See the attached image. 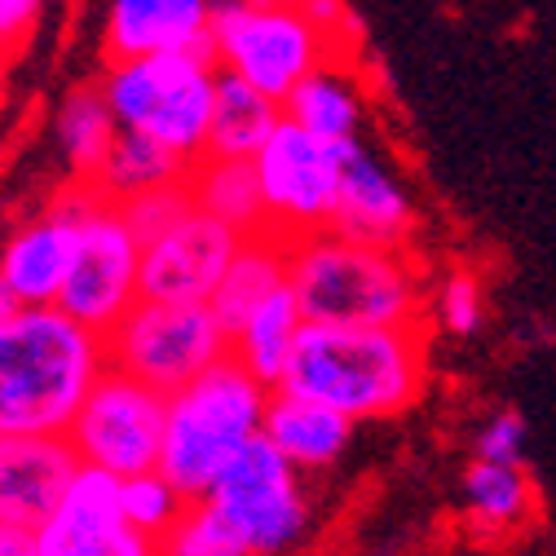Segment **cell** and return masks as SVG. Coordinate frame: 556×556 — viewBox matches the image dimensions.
I'll list each match as a JSON object with an SVG mask.
<instances>
[{
	"label": "cell",
	"mask_w": 556,
	"mask_h": 556,
	"mask_svg": "<svg viewBox=\"0 0 556 556\" xmlns=\"http://www.w3.org/2000/svg\"><path fill=\"white\" fill-rule=\"evenodd\" d=\"M278 389L314 397L354 425L389 420L425 393V331L305 323Z\"/></svg>",
	"instance_id": "cell-1"
},
{
	"label": "cell",
	"mask_w": 556,
	"mask_h": 556,
	"mask_svg": "<svg viewBox=\"0 0 556 556\" xmlns=\"http://www.w3.org/2000/svg\"><path fill=\"white\" fill-rule=\"evenodd\" d=\"M106 367V340L58 305H18L0 323V433H66Z\"/></svg>",
	"instance_id": "cell-2"
},
{
	"label": "cell",
	"mask_w": 556,
	"mask_h": 556,
	"mask_svg": "<svg viewBox=\"0 0 556 556\" xmlns=\"http://www.w3.org/2000/svg\"><path fill=\"white\" fill-rule=\"evenodd\" d=\"M288 283L305 323L420 327L425 318V269L410 248L363 243L331 226L288 243Z\"/></svg>",
	"instance_id": "cell-3"
},
{
	"label": "cell",
	"mask_w": 556,
	"mask_h": 556,
	"mask_svg": "<svg viewBox=\"0 0 556 556\" xmlns=\"http://www.w3.org/2000/svg\"><path fill=\"white\" fill-rule=\"evenodd\" d=\"M269 384H261L235 354L199 371L164 402L160 472L186 500H203L222 468L261 433Z\"/></svg>",
	"instance_id": "cell-4"
},
{
	"label": "cell",
	"mask_w": 556,
	"mask_h": 556,
	"mask_svg": "<svg viewBox=\"0 0 556 556\" xmlns=\"http://www.w3.org/2000/svg\"><path fill=\"white\" fill-rule=\"evenodd\" d=\"M222 66L207 49L181 53H137L106 58L98 89L124 132H142L151 142L177 151L181 160L207 155V124H213Z\"/></svg>",
	"instance_id": "cell-5"
},
{
	"label": "cell",
	"mask_w": 556,
	"mask_h": 556,
	"mask_svg": "<svg viewBox=\"0 0 556 556\" xmlns=\"http://www.w3.org/2000/svg\"><path fill=\"white\" fill-rule=\"evenodd\" d=\"M207 53L226 76L248 80L274 102H283L314 66L336 58L305 0H217Z\"/></svg>",
	"instance_id": "cell-6"
},
{
	"label": "cell",
	"mask_w": 556,
	"mask_h": 556,
	"mask_svg": "<svg viewBox=\"0 0 556 556\" xmlns=\"http://www.w3.org/2000/svg\"><path fill=\"white\" fill-rule=\"evenodd\" d=\"M106 363L160 389L164 397L230 354V331L207 301L142 296L106 336Z\"/></svg>",
	"instance_id": "cell-7"
},
{
	"label": "cell",
	"mask_w": 556,
	"mask_h": 556,
	"mask_svg": "<svg viewBox=\"0 0 556 556\" xmlns=\"http://www.w3.org/2000/svg\"><path fill=\"white\" fill-rule=\"evenodd\" d=\"M137 301H142V239L132 235L124 207L93 190L76 226V256L62 278L58 309L106 336Z\"/></svg>",
	"instance_id": "cell-8"
},
{
	"label": "cell",
	"mask_w": 556,
	"mask_h": 556,
	"mask_svg": "<svg viewBox=\"0 0 556 556\" xmlns=\"http://www.w3.org/2000/svg\"><path fill=\"white\" fill-rule=\"evenodd\" d=\"M252 556H283L309 530V500L301 491V468L283 459L265 433H256L203 495Z\"/></svg>",
	"instance_id": "cell-9"
},
{
	"label": "cell",
	"mask_w": 556,
	"mask_h": 556,
	"mask_svg": "<svg viewBox=\"0 0 556 556\" xmlns=\"http://www.w3.org/2000/svg\"><path fill=\"white\" fill-rule=\"evenodd\" d=\"M340 155L344 147L323 142L288 115L274 124L265 147L252 155L265 203V230L274 239L296 243L331 226L340 199Z\"/></svg>",
	"instance_id": "cell-10"
},
{
	"label": "cell",
	"mask_w": 556,
	"mask_h": 556,
	"mask_svg": "<svg viewBox=\"0 0 556 556\" xmlns=\"http://www.w3.org/2000/svg\"><path fill=\"white\" fill-rule=\"evenodd\" d=\"M164 402L160 389L106 363L66 425V442L85 464H102L119 477L147 472L160 464L164 446Z\"/></svg>",
	"instance_id": "cell-11"
},
{
	"label": "cell",
	"mask_w": 556,
	"mask_h": 556,
	"mask_svg": "<svg viewBox=\"0 0 556 556\" xmlns=\"http://www.w3.org/2000/svg\"><path fill=\"white\" fill-rule=\"evenodd\" d=\"M119 485V472L80 459L58 508L36 526V556H160V539L124 517Z\"/></svg>",
	"instance_id": "cell-12"
},
{
	"label": "cell",
	"mask_w": 556,
	"mask_h": 556,
	"mask_svg": "<svg viewBox=\"0 0 556 556\" xmlns=\"http://www.w3.org/2000/svg\"><path fill=\"white\" fill-rule=\"evenodd\" d=\"M243 235L203 207H186L177 222L142 243V296L151 301H213Z\"/></svg>",
	"instance_id": "cell-13"
},
{
	"label": "cell",
	"mask_w": 556,
	"mask_h": 556,
	"mask_svg": "<svg viewBox=\"0 0 556 556\" xmlns=\"http://www.w3.org/2000/svg\"><path fill=\"white\" fill-rule=\"evenodd\" d=\"M93 181H72L58 190L31 222H23L0 248V283L18 305H53L62 278L76 256V226L85 203L93 199Z\"/></svg>",
	"instance_id": "cell-14"
},
{
	"label": "cell",
	"mask_w": 556,
	"mask_h": 556,
	"mask_svg": "<svg viewBox=\"0 0 556 556\" xmlns=\"http://www.w3.org/2000/svg\"><path fill=\"white\" fill-rule=\"evenodd\" d=\"M415 199L402 181V173L363 137L344 142L340 155V199L331 230L363 239V243H384V248H410L415 235Z\"/></svg>",
	"instance_id": "cell-15"
},
{
	"label": "cell",
	"mask_w": 556,
	"mask_h": 556,
	"mask_svg": "<svg viewBox=\"0 0 556 556\" xmlns=\"http://www.w3.org/2000/svg\"><path fill=\"white\" fill-rule=\"evenodd\" d=\"M217 0H102V53H181L207 49Z\"/></svg>",
	"instance_id": "cell-16"
},
{
	"label": "cell",
	"mask_w": 556,
	"mask_h": 556,
	"mask_svg": "<svg viewBox=\"0 0 556 556\" xmlns=\"http://www.w3.org/2000/svg\"><path fill=\"white\" fill-rule=\"evenodd\" d=\"M76 464L66 433H0V521L40 526Z\"/></svg>",
	"instance_id": "cell-17"
},
{
	"label": "cell",
	"mask_w": 556,
	"mask_h": 556,
	"mask_svg": "<svg viewBox=\"0 0 556 556\" xmlns=\"http://www.w3.org/2000/svg\"><path fill=\"white\" fill-rule=\"evenodd\" d=\"M261 433L283 451L288 464L309 472V468L336 464L344 451H350L354 420L331 410V406H323V402H314V397H301V393H288V389H269Z\"/></svg>",
	"instance_id": "cell-18"
},
{
	"label": "cell",
	"mask_w": 556,
	"mask_h": 556,
	"mask_svg": "<svg viewBox=\"0 0 556 556\" xmlns=\"http://www.w3.org/2000/svg\"><path fill=\"white\" fill-rule=\"evenodd\" d=\"M283 115L309 128L323 142H358L367 124V89L354 72V58H327L283 98Z\"/></svg>",
	"instance_id": "cell-19"
},
{
	"label": "cell",
	"mask_w": 556,
	"mask_h": 556,
	"mask_svg": "<svg viewBox=\"0 0 556 556\" xmlns=\"http://www.w3.org/2000/svg\"><path fill=\"white\" fill-rule=\"evenodd\" d=\"M305 327V314H301V301L292 292V283L274 288L235 331H230V354L269 389H278L288 371V358L296 350V336Z\"/></svg>",
	"instance_id": "cell-20"
},
{
	"label": "cell",
	"mask_w": 556,
	"mask_h": 556,
	"mask_svg": "<svg viewBox=\"0 0 556 556\" xmlns=\"http://www.w3.org/2000/svg\"><path fill=\"white\" fill-rule=\"evenodd\" d=\"M464 513L468 526L481 534H513L526 530L534 517V481L521 464H495V459H472L464 472Z\"/></svg>",
	"instance_id": "cell-21"
},
{
	"label": "cell",
	"mask_w": 556,
	"mask_h": 556,
	"mask_svg": "<svg viewBox=\"0 0 556 556\" xmlns=\"http://www.w3.org/2000/svg\"><path fill=\"white\" fill-rule=\"evenodd\" d=\"M115 132H119V124L98 85H76L72 93H62V102L53 111V147H58L66 173H72V181L98 177Z\"/></svg>",
	"instance_id": "cell-22"
},
{
	"label": "cell",
	"mask_w": 556,
	"mask_h": 556,
	"mask_svg": "<svg viewBox=\"0 0 556 556\" xmlns=\"http://www.w3.org/2000/svg\"><path fill=\"white\" fill-rule=\"evenodd\" d=\"M283 283H288V243L274 239L269 230L243 235L235 261L226 265L222 283L207 305H213V314L222 318L226 331H235L274 288H283Z\"/></svg>",
	"instance_id": "cell-23"
},
{
	"label": "cell",
	"mask_w": 556,
	"mask_h": 556,
	"mask_svg": "<svg viewBox=\"0 0 556 556\" xmlns=\"http://www.w3.org/2000/svg\"><path fill=\"white\" fill-rule=\"evenodd\" d=\"M190 199L203 213H213L239 235H261L265 230V203L256 186L252 160H226V155H199L186 173Z\"/></svg>",
	"instance_id": "cell-24"
},
{
	"label": "cell",
	"mask_w": 556,
	"mask_h": 556,
	"mask_svg": "<svg viewBox=\"0 0 556 556\" xmlns=\"http://www.w3.org/2000/svg\"><path fill=\"white\" fill-rule=\"evenodd\" d=\"M283 119V102L265 98L239 76L217 80V102H213V124H207V155H226V160H252L274 124Z\"/></svg>",
	"instance_id": "cell-25"
},
{
	"label": "cell",
	"mask_w": 556,
	"mask_h": 556,
	"mask_svg": "<svg viewBox=\"0 0 556 556\" xmlns=\"http://www.w3.org/2000/svg\"><path fill=\"white\" fill-rule=\"evenodd\" d=\"M186 173H190V160H181L177 151L151 142V137H142V132H124V128H119L115 142H111V151H106V164H102L98 177H93V186H98L106 199L124 203V199H132V194H147V190L186 181Z\"/></svg>",
	"instance_id": "cell-26"
},
{
	"label": "cell",
	"mask_w": 556,
	"mask_h": 556,
	"mask_svg": "<svg viewBox=\"0 0 556 556\" xmlns=\"http://www.w3.org/2000/svg\"><path fill=\"white\" fill-rule=\"evenodd\" d=\"M160 556H252V552L213 504L190 500L186 513L160 534Z\"/></svg>",
	"instance_id": "cell-27"
},
{
	"label": "cell",
	"mask_w": 556,
	"mask_h": 556,
	"mask_svg": "<svg viewBox=\"0 0 556 556\" xmlns=\"http://www.w3.org/2000/svg\"><path fill=\"white\" fill-rule=\"evenodd\" d=\"M186 504H190V500L177 491V485H173L160 468L132 472V477H124V485H119V508H124V517H128L137 530L155 534V539L186 513Z\"/></svg>",
	"instance_id": "cell-28"
},
{
	"label": "cell",
	"mask_w": 556,
	"mask_h": 556,
	"mask_svg": "<svg viewBox=\"0 0 556 556\" xmlns=\"http://www.w3.org/2000/svg\"><path fill=\"white\" fill-rule=\"evenodd\" d=\"M429 309L442 323V331L472 336L481 327V318H485V288H481V278L472 269H451L442 283H438Z\"/></svg>",
	"instance_id": "cell-29"
},
{
	"label": "cell",
	"mask_w": 556,
	"mask_h": 556,
	"mask_svg": "<svg viewBox=\"0 0 556 556\" xmlns=\"http://www.w3.org/2000/svg\"><path fill=\"white\" fill-rule=\"evenodd\" d=\"M190 203H194V199H190V186H186V181H173V186H160V190H147V194H132V199H124L119 207H124L132 235L147 243V239L160 235L168 222H177Z\"/></svg>",
	"instance_id": "cell-30"
},
{
	"label": "cell",
	"mask_w": 556,
	"mask_h": 556,
	"mask_svg": "<svg viewBox=\"0 0 556 556\" xmlns=\"http://www.w3.org/2000/svg\"><path fill=\"white\" fill-rule=\"evenodd\" d=\"M526 415L521 410H500L485 420L477 433V459H495V464H521L526 451Z\"/></svg>",
	"instance_id": "cell-31"
},
{
	"label": "cell",
	"mask_w": 556,
	"mask_h": 556,
	"mask_svg": "<svg viewBox=\"0 0 556 556\" xmlns=\"http://www.w3.org/2000/svg\"><path fill=\"white\" fill-rule=\"evenodd\" d=\"M49 5L53 0H0V53L5 58L23 53L36 40Z\"/></svg>",
	"instance_id": "cell-32"
},
{
	"label": "cell",
	"mask_w": 556,
	"mask_h": 556,
	"mask_svg": "<svg viewBox=\"0 0 556 556\" xmlns=\"http://www.w3.org/2000/svg\"><path fill=\"white\" fill-rule=\"evenodd\" d=\"M309 18L323 27V36L331 40V53L336 58H354V45H358V18L344 0H305Z\"/></svg>",
	"instance_id": "cell-33"
},
{
	"label": "cell",
	"mask_w": 556,
	"mask_h": 556,
	"mask_svg": "<svg viewBox=\"0 0 556 556\" xmlns=\"http://www.w3.org/2000/svg\"><path fill=\"white\" fill-rule=\"evenodd\" d=\"M0 556H36V526L0 521Z\"/></svg>",
	"instance_id": "cell-34"
},
{
	"label": "cell",
	"mask_w": 556,
	"mask_h": 556,
	"mask_svg": "<svg viewBox=\"0 0 556 556\" xmlns=\"http://www.w3.org/2000/svg\"><path fill=\"white\" fill-rule=\"evenodd\" d=\"M14 309H18V301L10 296V288H5V283H0V323H5V318H10Z\"/></svg>",
	"instance_id": "cell-35"
},
{
	"label": "cell",
	"mask_w": 556,
	"mask_h": 556,
	"mask_svg": "<svg viewBox=\"0 0 556 556\" xmlns=\"http://www.w3.org/2000/svg\"><path fill=\"white\" fill-rule=\"evenodd\" d=\"M0 85H5V66H0Z\"/></svg>",
	"instance_id": "cell-36"
},
{
	"label": "cell",
	"mask_w": 556,
	"mask_h": 556,
	"mask_svg": "<svg viewBox=\"0 0 556 556\" xmlns=\"http://www.w3.org/2000/svg\"><path fill=\"white\" fill-rule=\"evenodd\" d=\"M0 66H5V53H0Z\"/></svg>",
	"instance_id": "cell-37"
}]
</instances>
